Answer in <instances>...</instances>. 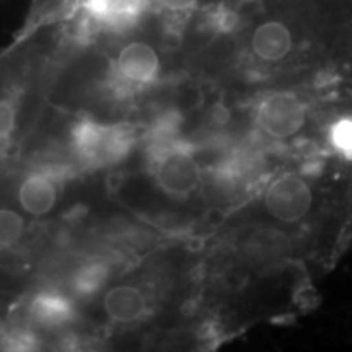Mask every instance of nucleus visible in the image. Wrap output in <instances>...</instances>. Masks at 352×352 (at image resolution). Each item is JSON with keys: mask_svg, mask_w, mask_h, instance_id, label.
<instances>
[{"mask_svg": "<svg viewBox=\"0 0 352 352\" xmlns=\"http://www.w3.org/2000/svg\"><path fill=\"white\" fill-rule=\"evenodd\" d=\"M147 153L153 184L171 199H189L208 186L209 170L178 134L148 135Z\"/></svg>", "mask_w": 352, "mask_h": 352, "instance_id": "f257e3e1", "label": "nucleus"}, {"mask_svg": "<svg viewBox=\"0 0 352 352\" xmlns=\"http://www.w3.org/2000/svg\"><path fill=\"white\" fill-rule=\"evenodd\" d=\"M135 131L127 124H113L95 120L78 121L70 134L72 151L82 164L107 168L121 164L134 148Z\"/></svg>", "mask_w": 352, "mask_h": 352, "instance_id": "f03ea898", "label": "nucleus"}, {"mask_svg": "<svg viewBox=\"0 0 352 352\" xmlns=\"http://www.w3.org/2000/svg\"><path fill=\"white\" fill-rule=\"evenodd\" d=\"M116 78L129 88L153 85L162 72V59L151 43L134 39L124 44L116 57Z\"/></svg>", "mask_w": 352, "mask_h": 352, "instance_id": "7ed1b4c3", "label": "nucleus"}, {"mask_svg": "<svg viewBox=\"0 0 352 352\" xmlns=\"http://www.w3.org/2000/svg\"><path fill=\"white\" fill-rule=\"evenodd\" d=\"M30 323L43 331H57L76 320V305L69 296L57 290H39L26 307Z\"/></svg>", "mask_w": 352, "mask_h": 352, "instance_id": "20e7f679", "label": "nucleus"}, {"mask_svg": "<svg viewBox=\"0 0 352 352\" xmlns=\"http://www.w3.org/2000/svg\"><path fill=\"white\" fill-rule=\"evenodd\" d=\"M104 314L118 324H134L151 311V297L135 284H116L104 290Z\"/></svg>", "mask_w": 352, "mask_h": 352, "instance_id": "39448f33", "label": "nucleus"}, {"mask_svg": "<svg viewBox=\"0 0 352 352\" xmlns=\"http://www.w3.org/2000/svg\"><path fill=\"white\" fill-rule=\"evenodd\" d=\"M20 208L32 217H44L57 204V184L46 173H32L19 186Z\"/></svg>", "mask_w": 352, "mask_h": 352, "instance_id": "423d86ee", "label": "nucleus"}, {"mask_svg": "<svg viewBox=\"0 0 352 352\" xmlns=\"http://www.w3.org/2000/svg\"><path fill=\"white\" fill-rule=\"evenodd\" d=\"M111 270L103 261H87L74 270L69 279V287L74 297L91 300L108 289Z\"/></svg>", "mask_w": 352, "mask_h": 352, "instance_id": "0eeeda50", "label": "nucleus"}, {"mask_svg": "<svg viewBox=\"0 0 352 352\" xmlns=\"http://www.w3.org/2000/svg\"><path fill=\"white\" fill-rule=\"evenodd\" d=\"M26 222L15 209L0 208V248H12L23 239Z\"/></svg>", "mask_w": 352, "mask_h": 352, "instance_id": "6e6552de", "label": "nucleus"}, {"mask_svg": "<svg viewBox=\"0 0 352 352\" xmlns=\"http://www.w3.org/2000/svg\"><path fill=\"white\" fill-rule=\"evenodd\" d=\"M16 126V107L10 98H0V144L10 139Z\"/></svg>", "mask_w": 352, "mask_h": 352, "instance_id": "1a4fd4ad", "label": "nucleus"}, {"mask_svg": "<svg viewBox=\"0 0 352 352\" xmlns=\"http://www.w3.org/2000/svg\"><path fill=\"white\" fill-rule=\"evenodd\" d=\"M197 2H199V0H157L158 7H160L162 10L168 12L175 16L192 12L197 7Z\"/></svg>", "mask_w": 352, "mask_h": 352, "instance_id": "9d476101", "label": "nucleus"}, {"mask_svg": "<svg viewBox=\"0 0 352 352\" xmlns=\"http://www.w3.org/2000/svg\"><path fill=\"white\" fill-rule=\"evenodd\" d=\"M39 2L50 7L51 12H57V10H60V8L67 10V8L72 7L74 3H77L78 0H39Z\"/></svg>", "mask_w": 352, "mask_h": 352, "instance_id": "9b49d317", "label": "nucleus"}]
</instances>
